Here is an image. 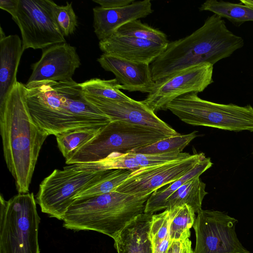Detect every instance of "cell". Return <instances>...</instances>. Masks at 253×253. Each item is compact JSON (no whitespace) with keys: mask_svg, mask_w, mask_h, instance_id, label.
<instances>
[{"mask_svg":"<svg viewBox=\"0 0 253 253\" xmlns=\"http://www.w3.org/2000/svg\"><path fill=\"white\" fill-rule=\"evenodd\" d=\"M25 85L32 118L48 135L80 128L104 126L111 122L85 99L80 84L73 79Z\"/></svg>","mask_w":253,"mask_h":253,"instance_id":"6da1fadb","label":"cell"},{"mask_svg":"<svg viewBox=\"0 0 253 253\" xmlns=\"http://www.w3.org/2000/svg\"><path fill=\"white\" fill-rule=\"evenodd\" d=\"M0 130L3 156L18 193L29 191L41 148L49 136L34 122L26 86L17 82L0 104Z\"/></svg>","mask_w":253,"mask_h":253,"instance_id":"7a4b0ae2","label":"cell"},{"mask_svg":"<svg viewBox=\"0 0 253 253\" xmlns=\"http://www.w3.org/2000/svg\"><path fill=\"white\" fill-rule=\"evenodd\" d=\"M244 45L243 39L230 31L225 21L213 14L190 35L169 43L150 64L153 80L157 82L199 64L213 65Z\"/></svg>","mask_w":253,"mask_h":253,"instance_id":"3957f363","label":"cell"},{"mask_svg":"<svg viewBox=\"0 0 253 253\" xmlns=\"http://www.w3.org/2000/svg\"><path fill=\"white\" fill-rule=\"evenodd\" d=\"M149 196L114 191L75 199L63 216V226L76 231H97L114 239L126 224L144 213Z\"/></svg>","mask_w":253,"mask_h":253,"instance_id":"277c9868","label":"cell"},{"mask_svg":"<svg viewBox=\"0 0 253 253\" xmlns=\"http://www.w3.org/2000/svg\"><path fill=\"white\" fill-rule=\"evenodd\" d=\"M40 217L33 193L0 196V253H40Z\"/></svg>","mask_w":253,"mask_h":253,"instance_id":"5b68a950","label":"cell"},{"mask_svg":"<svg viewBox=\"0 0 253 253\" xmlns=\"http://www.w3.org/2000/svg\"><path fill=\"white\" fill-rule=\"evenodd\" d=\"M197 92L181 95L167 106L182 122L233 131L253 132V107L215 103L200 98Z\"/></svg>","mask_w":253,"mask_h":253,"instance_id":"8992f818","label":"cell"},{"mask_svg":"<svg viewBox=\"0 0 253 253\" xmlns=\"http://www.w3.org/2000/svg\"><path fill=\"white\" fill-rule=\"evenodd\" d=\"M168 136L151 128L122 121H111L66 163H94L115 152L122 153L151 145Z\"/></svg>","mask_w":253,"mask_h":253,"instance_id":"52a82bcc","label":"cell"},{"mask_svg":"<svg viewBox=\"0 0 253 253\" xmlns=\"http://www.w3.org/2000/svg\"><path fill=\"white\" fill-rule=\"evenodd\" d=\"M108 171L79 170L71 165L65 167L63 170L54 169L41 183L37 203L42 212L62 220L75 197L96 184Z\"/></svg>","mask_w":253,"mask_h":253,"instance_id":"ba28073f","label":"cell"},{"mask_svg":"<svg viewBox=\"0 0 253 253\" xmlns=\"http://www.w3.org/2000/svg\"><path fill=\"white\" fill-rule=\"evenodd\" d=\"M12 18L20 30L24 51L66 42L47 0H19L16 14Z\"/></svg>","mask_w":253,"mask_h":253,"instance_id":"9c48e42d","label":"cell"},{"mask_svg":"<svg viewBox=\"0 0 253 253\" xmlns=\"http://www.w3.org/2000/svg\"><path fill=\"white\" fill-rule=\"evenodd\" d=\"M197 213L193 253H250L237 237L235 218L218 211L201 210Z\"/></svg>","mask_w":253,"mask_h":253,"instance_id":"30bf717a","label":"cell"},{"mask_svg":"<svg viewBox=\"0 0 253 253\" xmlns=\"http://www.w3.org/2000/svg\"><path fill=\"white\" fill-rule=\"evenodd\" d=\"M206 157L203 153L189 157L131 171L115 191L138 197L150 196L154 191L177 180Z\"/></svg>","mask_w":253,"mask_h":253,"instance_id":"8fae6325","label":"cell"},{"mask_svg":"<svg viewBox=\"0 0 253 253\" xmlns=\"http://www.w3.org/2000/svg\"><path fill=\"white\" fill-rule=\"evenodd\" d=\"M213 70L211 64H199L155 82L154 90L141 101L154 112L167 110V105L177 97L203 92L213 82Z\"/></svg>","mask_w":253,"mask_h":253,"instance_id":"7c38bea8","label":"cell"},{"mask_svg":"<svg viewBox=\"0 0 253 253\" xmlns=\"http://www.w3.org/2000/svg\"><path fill=\"white\" fill-rule=\"evenodd\" d=\"M85 99L107 116L111 121H122L145 126L168 137L180 134L141 101H116L84 94Z\"/></svg>","mask_w":253,"mask_h":253,"instance_id":"4fadbf2b","label":"cell"},{"mask_svg":"<svg viewBox=\"0 0 253 253\" xmlns=\"http://www.w3.org/2000/svg\"><path fill=\"white\" fill-rule=\"evenodd\" d=\"M80 65L75 47L66 42L54 44L44 48L40 59L32 65V73L27 84L71 80Z\"/></svg>","mask_w":253,"mask_h":253,"instance_id":"5bb4252c","label":"cell"},{"mask_svg":"<svg viewBox=\"0 0 253 253\" xmlns=\"http://www.w3.org/2000/svg\"><path fill=\"white\" fill-rule=\"evenodd\" d=\"M97 61L106 71L113 73L121 89L150 93L155 89L150 64L135 62L103 53Z\"/></svg>","mask_w":253,"mask_h":253,"instance_id":"9a60e30c","label":"cell"},{"mask_svg":"<svg viewBox=\"0 0 253 253\" xmlns=\"http://www.w3.org/2000/svg\"><path fill=\"white\" fill-rule=\"evenodd\" d=\"M188 153L174 152L162 154H143L129 152H115L99 161L90 163L72 164L75 169L89 171L126 169L134 171L174 160L189 157Z\"/></svg>","mask_w":253,"mask_h":253,"instance_id":"2e32d148","label":"cell"},{"mask_svg":"<svg viewBox=\"0 0 253 253\" xmlns=\"http://www.w3.org/2000/svg\"><path fill=\"white\" fill-rule=\"evenodd\" d=\"M153 10L150 0L134 1L126 6L113 9L93 8L94 32L99 41L110 37L126 23L144 18Z\"/></svg>","mask_w":253,"mask_h":253,"instance_id":"e0dca14e","label":"cell"},{"mask_svg":"<svg viewBox=\"0 0 253 253\" xmlns=\"http://www.w3.org/2000/svg\"><path fill=\"white\" fill-rule=\"evenodd\" d=\"M103 53L127 60L151 64L167 46L150 41L116 33L99 42Z\"/></svg>","mask_w":253,"mask_h":253,"instance_id":"ac0fdd59","label":"cell"},{"mask_svg":"<svg viewBox=\"0 0 253 253\" xmlns=\"http://www.w3.org/2000/svg\"><path fill=\"white\" fill-rule=\"evenodd\" d=\"M153 214L143 213L130 222L114 239L118 253H153L150 231Z\"/></svg>","mask_w":253,"mask_h":253,"instance_id":"d6986e66","label":"cell"},{"mask_svg":"<svg viewBox=\"0 0 253 253\" xmlns=\"http://www.w3.org/2000/svg\"><path fill=\"white\" fill-rule=\"evenodd\" d=\"M24 50L17 35L0 38V104L17 83V72Z\"/></svg>","mask_w":253,"mask_h":253,"instance_id":"ffe728a7","label":"cell"},{"mask_svg":"<svg viewBox=\"0 0 253 253\" xmlns=\"http://www.w3.org/2000/svg\"><path fill=\"white\" fill-rule=\"evenodd\" d=\"M212 165L210 158L206 157L193 169L177 180L169 184L164 188H160L152 193L145 205L144 213H152L165 210L168 198L179 188L190 180L200 176Z\"/></svg>","mask_w":253,"mask_h":253,"instance_id":"44dd1931","label":"cell"},{"mask_svg":"<svg viewBox=\"0 0 253 253\" xmlns=\"http://www.w3.org/2000/svg\"><path fill=\"white\" fill-rule=\"evenodd\" d=\"M206 184L200 177L194 178L183 185L167 199L165 210L173 207L187 205L195 213L202 209V204L205 196Z\"/></svg>","mask_w":253,"mask_h":253,"instance_id":"7402d4cb","label":"cell"},{"mask_svg":"<svg viewBox=\"0 0 253 253\" xmlns=\"http://www.w3.org/2000/svg\"><path fill=\"white\" fill-rule=\"evenodd\" d=\"M199 9L201 11H209L222 18H226L236 26L245 22L253 21V8L241 3L207 0Z\"/></svg>","mask_w":253,"mask_h":253,"instance_id":"603a6c76","label":"cell"},{"mask_svg":"<svg viewBox=\"0 0 253 253\" xmlns=\"http://www.w3.org/2000/svg\"><path fill=\"white\" fill-rule=\"evenodd\" d=\"M103 126L80 128L57 134V146L66 161L80 148L93 139Z\"/></svg>","mask_w":253,"mask_h":253,"instance_id":"cb8c5ba5","label":"cell"},{"mask_svg":"<svg viewBox=\"0 0 253 253\" xmlns=\"http://www.w3.org/2000/svg\"><path fill=\"white\" fill-rule=\"evenodd\" d=\"M170 210V238L172 242L189 238L190 228L195 220V212L187 205L173 207Z\"/></svg>","mask_w":253,"mask_h":253,"instance_id":"d4e9b609","label":"cell"},{"mask_svg":"<svg viewBox=\"0 0 253 253\" xmlns=\"http://www.w3.org/2000/svg\"><path fill=\"white\" fill-rule=\"evenodd\" d=\"M80 85L85 95L120 101L132 100L121 91V85L116 79L93 78L80 83Z\"/></svg>","mask_w":253,"mask_h":253,"instance_id":"484cf974","label":"cell"},{"mask_svg":"<svg viewBox=\"0 0 253 253\" xmlns=\"http://www.w3.org/2000/svg\"><path fill=\"white\" fill-rule=\"evenodd\" d=\"M197 131L186 134L169 136L151 145L133 149L130 152L143 154H162L183 150L197 136Z\"/></svg>","mask_w":253,"mask_h":253,"instance_id":"4316f807","label":"cell"},{"mask_svg":"<svg viewBox=\"0 0 253 253\" xmlns=\"http://www.w3.org/2000/svg\"><path fill=\"white\" fill-rule=\"evenodd\" d=\"M115 33L121 36L148 40L166 46L169 42L166 34L142 23L139 19L130 21L123 25Z\"/></svg>","mask_w":253,"mask_h":253,"instance_id":"83f0119b","label":"cell"},{"mask_svg":"<svg viewBox=\"0 0 253 253\" xmlns=\"http://www.w3.org/2000/svg\"><path fill=\"white\" fill-rule=\"evenodd\" d=\"M131 171L126 169L109 170L96 184L79 194L75 199L95 196L115 191L129 176Z\"/></svg>","mask_w":253,"mask_h":253,"instance_id":"f1b7e54d","label":"cell"},{"mask_svg":"<svg viewBox=\"0 0 253 253\" xmlns=\"http://www.w3.org/2000/svg\"><path fill=\"white\" fill-rule=\"evenodd\" d=\"M47 1L53 18L64 36L74 33L78 25V20L72 3L67 2L65 5H58L52 0Z\"/></svg>","mask_w":253,"mask_h":253,"instance_id":"f546056e","label":"cell"},{"mask_svg":"<svg viewBox=\"0 0 253 253\" xmlns=\"http://www.w3.org/2000/svg\"><path fill=\"white\" fill-rule=\"evenodd\" d=\"M170 210L166 209L163 212L153 215L150 231V238L153 247L163 240L170 237Z\"/></svg>","mask_w":253,"mask_h":253,"instance_id":"4dcf8cb0","label":"cell"},{"mask_svg":"<svg viewBox=\"0 0 253 253\" xmlns=\"http://www.w3.org/2000/svg\"><path fill=\"white\" fill-rule=\"evenodd\" d=\"M104 8L113 9L126 6L134 1V0H93Z\"/></svg>","mask_w":253,"mask_h":253,"instance_id":"1f68e13d","label":"cell"},{"mask_svg":"<svg viewBox=\"0 0 253 253\" xmlns=\"http://www.w3.org/2000/svg\"><path fill=\"white\" fill-rule=\"evenodd\" d=\"M19 0H0V8L7 12L12 18L15 17L18 7Z\"/></svg>","mask_w":253,"mask_h":253,"instance_id":"d6a6232c","label":"cell"},{"mask_svg":"<svg viewBox=\"0 0 253 253\" xmlns=\"http://www.w3.org/2000/svg\"><path fill=\"white\" fill-rule=\"evenodd\" d=\"M172 242L170 237L163 240L161 242L153 247V253H167Z\"/></svg>","mask_w":253,"mask_h":253,"instance_id":"836d02e7","label":"cell"},{"mask_svg":"<svg viewBox=\"0 0 253 253\" xmlns=\"http://www.w3.org/2000/svg\"><path fill=\"white\" fill-rule=\"evenodd\" d=\"M183 253H193L191 247V242L189 238L185 241L184 250Z\"/></svg>","mask_w":253,"mask_h":253,"instance_id":"e575fe53","label":"cell"},{"mask_svg":"<svg viewBox=\"0 0 253 253\" xmlns=\"http://www.w3.org/2000/svg\"><path fill=\"white\" fill-rule=\"evenodd\" d=\"M240 2L253 8V0H240Z\"/></svg>","mask_w":253,"mask_h":253,"instance_id":"d590c367","label":"cell"},{"mask_svg":"<svg viewBox=\"0 0 253 253\" xmlns=\"http://www.w3.org/2000/svg\"><path fill=\"white\" fill-rule=\"evenodd\" d=\"M167 253H171V246L170 247V248H169Z\"/></svg>","mask_w":253,"mask_h":253,"instance_id":"8d00e7d4","label":"cell"}]
</instances>
